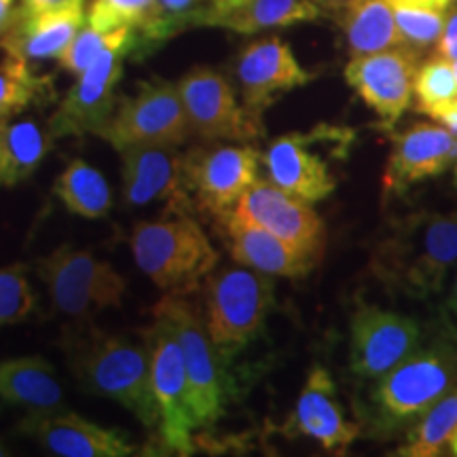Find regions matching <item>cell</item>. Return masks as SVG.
Segmentation results:
<instances>
[{
  "mask_svg": "<svg viewBox=\"0 0 457 457\" xmlns=\"http://www.w3.org/2000/svg\"><path fill=\"white\" fill-rule=\"evenodd\" d=\"M457 262V212H415L384 244L379 273L415 299L441 293Z\"/></svg>",
  "mask_w": 457,
  "mask_h": 457,
  "instance_id": "cell-1",
  "label": "cell"
},
{
  "mask_svg": "<svg viewBox=\"0 0 457 457\" xmlns=\"http://www.w3.org/2000/svg\"><path fill=\"white\" fill-rule=\"evenodd\" d=\"M74 373L91 392L131 411L142 426L159 424V404L153 390L151 350L114 335H89L71 347Z\"/></svg>",
  "mask_w": 457,
  "mask_h": 457,
  "instance_id": "cell-2",
  "label": "cell"
},
{
  "mask_svg": "<svg viewBox=\"0 0 457 457\" xmlns=\"http://www.w3.org/2000/svg\"><path fill=\"white\" fill-rule=\"evenodd\" d=\"M131 253L157 288L188 295L219 265L212 242L188 214L138 222L131 231Z\"/></svg>",
  "mask_w": 457,
  "mask_h": 457,
  "instance_id": "cell-3",
  "label": "cell"
},
{
  "mask_svg": "<svg viewBox=\"0 0 457 457\" xmlns=\"http://www.w3.org/2000/svg\"><path fill=\"white\" fill-rule=\"evenodd\" d=\"M273 276L253 267H227L205 284V328L222 358L242 352L273 305Z\"/></svg>",
  "mask_w": 457,
  "mask_h": 457,
  "instance_id": "cell-4",
  "label": "cell"
},
{
  "mask_svg": "<svg viewBox=\"0 0 457 457\" xmlns=\"http://www.w3.org/2000/svg\"><path fill=\"white\" fill-rule=\"evenodd\" d=\"M457 386V350L449 343H434L415 350L398 367L377 379L373 404L386 426H400L424 415L434 403Z\"/></svg>",
  "mask_w": 457,
  "mask_h": 457,
  "instance_id": "cell-5",
  "label": "cell"
},
{
  "mask_svg": "<svg viewBox=\"0 0 457 457\" xmlns=\"http://www.w3.org/2000/svg\"><path fill=\"white\" fill-rule=\"evenodd\" d=\"M136 49L134 28H119L106 49L79 74L66 98L49 119L51 138L102 134L114 111V94L123 74V60Z\"/></svg>",
  "mask_w": 457,
  "mask_h": 457,
  "instance_id": "cell-6",
  "label": "cell"
},
{
  "mask_svg": "<svg viewBox=\"0 0 457 457\" xmlns=\"http://www.w3.org/2000/svg\"><path fill=\"white\" fill-rule=\"evenodd\" d=\"M37 271L47 286L55 310L71 318L94 316L108 307H119L128 290L123 276L106 261L71 245H60L38 261Z\"/></svg>",
  "mask_w": 457,
  "mask_h": 457,
  "instance_id": "cell-7",
  "label": "cell"
},
{
  "mask_svg": "<svg viewBox=\"0 0 457 457\" xmlns=\"http://www.w3.org/2000/svg\"><path fill=\"white\" fill-rule=\"evenodd\" d=\"M153 313L168 320L179 337L197 426H212L225 407V377L219 360L220 353L210 339L205 320L199 316L193 303L185 299V295L171 293L157 303Z\"/></svg>",
  "mask_w": 457,
  "mask_h": 457,
  "instance_id": "cell-8",
  "label": "cell"
},
{
  "mask_svg": "<svg viewBox=\"0 0 457 457\" xmlns=\"http://www.w3.org/2000/svg\"><path fill=\"white\" fill-rule=\"evenodd\" d=\"M191 134L179 85L157 79L140 85L136 96L121 100L100 138L121 151L136 145L180 146Z\"/></svg>",
  "mask_w": 457,
  "mask_h": 457,
  "instance_id": "cell-9",
  "label": "cell"
},
{
  "mask_svg": "<svg viewBox=\"0 0 457 457\" xmlns=\"http://www.w3.org/2000/svg\"><path fill=\"white\" fill-rule=\"evenodd\" d=\"M148 350L163 447L171 453L191 455L195 451L193 430L199 426L191 409L185 356L174 328L162 316H155V324L148 330Z\"/></svg>",
  "mask_w": 457,
  "mask_h": 457,
  "instance_id": "cell-10",
  "label": "cell"
},
{
  "mask_svg": "<svg viewBox=\"0 0 457 457\" xmlns=\"http://www.w3.org/2000/svg\"><path fill=\"white\" fill-rule=\"evenodd\" d=\"M261 153L248 145L193 148L185 155L187 182L204 212L216 220L228 216L239 197L259 180Z\"/></svg>",
  "mask_w": 457,
  "mask_h": 457,
  "instance_id": "cell-11",
  "label": "cell"
},
{
  "mask_svg": "<svg viewBox=\"0 0 457 457\" xmlns=\"http://www.w3.org/2000/svg\"><path fill=\"white\" fill-rule=\"evenodd\" d=\"M231 214L237 220L273 233L316 265L322 259L324 239H327L322 219L312 208V204L282 191L271 180H256L239 197Z\"/></svg>",
  "mask_w": 457,
  "mask_h": 457,
  "instance_id": "cell-12",
  "label": "cell"
},
{
  "mask_svg": "<svg viewBox=\"0 0 457 457\" xmlns=\"http://www.w3.org/2000/svg\"><path fill=\"white\" fill-rule=\"evenodd\" d=\"M179 91L193 134L204 140L250 142L262 134L261 119L237 104L236 91L212 68H193L180 79Z\"/></svg>",
  "mask_w": 457,
  "mask_h": 457,
  "instance_id": "cell-13",
  "label": "cell"
},
{
  "mask_svg": "<svg viewBox=\"0 0 457 457\" xmlns=\"http://www.w3.org/2000/svg\"><path fill=\"white\" fill-rule=\"evenodd\" d=\"M420 54L409 47H394L370 55L352 57L345 66V81L364 104L373 108L381 125L392 129L411 106Z\"/></svg>",
  "mask_w": 457,
  "mask_h": 457,
  "instance_id": "cell-14",
  "label": "cell"
},
{
  "mask_svg": "<svg viewBox=\"0 0 457 457\" xmlns=\"http://www.w3.org/2000/svg\"><path fill=\"white\" fill-rule=\"evenodd\" d=\"M421 328L413 318L377 305H360L352 316L350 364L362 379H379L420 345Z\"/></svg>",
  "mask_w": 457,
  "mask_h": 457,
  "instance_id": "cell-15",
  "label": "cell"
},
{
  "mask_svg": "<svg viewBox=\"0 0 457 457\" xmlns=\"http://www.w3.org/2000/svg\"><path fill=\"white\" fill-rule=\"evenodd\" d=\"M123 171V197L131 205L165 199L168 212L187 214L191 188L187 182L180 146L136 145L119 151Z\"/></svg>",
  "mask_w": 457,
  "mask_h": 457,
  "instance_id": "cell-16",
  "label": "cell"
},
{
  "mask_svg": "<svg viewBox=\"0 0 457 457\" xmlns=\"http://www.w3.org/2000/svg\"><path fill=\"white\" fill-rule=\"evenodd\" d=\"M236 77L245 111L261 119L262 111L271 106L279 94L307 85L313 72L299 64L288 43L270 37L244 47L237 57Z\"/></svg>",
  "mask_w": 457,
  "mask_h": 457,
  "instance_id": "cell-17",
  "label": "cell"
},
{
  "mask_svg": "<svg viewBox=\"0 0 457 457\" xmlns=\"http://www.w3.org/2000/svg\"><path fill=\"white\" fill-rule=\"evenodd\" d=\"M17 428L60 457H125L136 451L121 430L94 424L64 407L49 413H28Z\"/></svg>",
  "mask_w": 457,
  "mask_h": 457,
  "instance_id": "cell-18",
  "label": "cell"
},
{
  "mask_svg": "<svg viewBox=\"0 0 457 457\" xmlns=\"http://www.w3.org/2000/svg\"><path fill=\"white\" fill-rule=\"evenodd\" d=\"M457 136L436 123H415L394 136L386 168V191H407L417 182L434 179L455 165Z\"/></svg>",
  "mask_w": 457,
  "mask_h": 457,
  "instance_id": "cell-19",
  "label": "cell"
},
{
  "mask_svg": "<svg viewBox=\"0 0 457 457\" xmlns=\"http://www.w3.org/2000/svg\"><path fill=\"white\" fill-rule=\"evenodd\" d=\"M312 145L313 134L279 136L262 155V163L267 180L303 202L318 204L335 191L337 180L324 157L312 151Z\"/></svg>",
  "mask_w": 457,
  "mask_h": 457,
  "instance_id": "cell-20",
  "label": "cell"
},
{
  "mask_svg": "<svg viewBox=\"0 0 457 457\" xmlns=\"http://www.w3.org/2000/svg\"><path fill=\"white\" fill-rule=\"evenodd\" d=\"M85 21V0L41 13L17 11L13 26L0 38V49L26 62L60 60Z\"/></svg>",
  "mask_w": 457,
  "mask_h": 457,
  "instance_id": "cell-21",
  "label": "cell"
},
{
  "mask_svg": "<svg viewBox=\"0 0 457 457\" xmlns=\"http://www.w3.org/2000/svg\"><path fill=\"white\" fill-rule=\"evenodd\" d=\"M296 432L318 441L327 451H345L356 441L360 428L345 420L335 381L324 367H313L296 400L293 413Z\"/></svg>",
  "mask_w": 457,
  "mask_h": 457,
  "instance_id": "cell-22",
  "label": "cell"
},
{
  "mask_svg": "<svg viewBox=\"0 0 457 457\" xmlns=\"http://www.w3.org/2000/svg\"><path fill=\"white\" fill-rule=\"evenodd\" d=\"M219 225L227 239L228 253L239 265L253 267L273 278H303L316 267V262L305 259L273 233L237 220L233 214L219 220Z\"/></svg>",
  "mask_w": 457,
  "mask_h": 457,
  "instance_id": "cell-23",
  "label": "cell"
},
{
  "mask_svg": "<svg viewBox=\"0 0 457 457\" xmlns=\"http://www.w3.org/2000/svg\"><path fill=\"white\" fill-rule=\"evenodd\" d=\"M0 400L28 413H49L64 407V390L45 358H11L0 360Z\"/></svg>",
  "mask_w": 457,
  "mask_h": 457,
  "instance_id": "cell-24",
  "label": "cell"
},
{
  "mask_svg": "<svg viewBox=\"0 0 457 457\" xmlns=\"http://www.w3.org/2000/svg\"><path fill=\"white\" fill-rule=\"evenodd\" d=\"M341 28L352 57L404 45L390 0H356L343 9Z\"/></svg>",
  "mask_w": 457,
  "mask_h": 457,
  "instance_id": "cell-25",
  "label": "cell"
},
{
  "mask_svg": "<svg viewBox=\"0 0 457 457\" xmlns=\"http://www.w3.org/2000/svg\"><path fill=\"white\" fill-rule=\"evenodd\" d=\"M51 140L32 119H0V187L30 179L49 153Z\"/></svg>",
  "mask_w": 457,
  "mask_h": 457,
  "instance_id": "cell-26",
  "label": "cell"
},
{
  "mask_svg": "<svg viewBox=\"0 0 457 457\" xmlns=\"http://www.w3.org/2000/svg\"><path fill=\"white\" fill-rule=\"evenodd\" d=\"M54 193L66 205L68 212L89 220L104 219L112 204V193L104 174L83 159H74L57 176Z\"/></svg>",
  "mask_w": 457,
  "mask_h": 457,
  "instance_id": "cell-27",
  "label": "cell"
},
{
  "mask_svg": "<svg viewBox=\"0 0 457 457\" xmlns=\"http://www.w3.org/2000/svg\"><path fill=\"white\" fill-rule=\"evenodd\" d=\"M320 17L316 0H248L237 13L227 17L220 28L239 34H254L278 26H293Z\"/></svg>",
  "mask_w": 457,
  "mask_h": 457,
  "instance_id": "cell-28",
  "label": "cell"
},
{
  "mask_svg": "<svg viewBox=\"0 0 457 457\" xmlns=\"http://www.w3.org/2000/svg\"><path fill=\"white\" fill-rule=\"evenodd\" d=\"M417 111L441 123L457 106V77L453 62L441 54L432 55L417 68L413 87Z\"/></svg>",
  "mask_w": 457,
  "mask_h": 457,
  "instance_id": "cell-29",
  "label": "cell"
},
{
  "mask_svg": "<svg viewBox=\"0 0 457 457\" xmlns=\"http://www.w3.org/2000/svg\"><path fill=\"white\" fill-rule=\"evenodd\" d=\"M457 430V386L426 411L398 451L404 457H434L449 445Z\"/></svg>",
  "mask_w": 457,
  "mask_h": 457,
  "instance_id": "cell-30",
  "label": "cell"
},
{
  "mask_svg": "<svg viewBox=\"0 0 457 457\" xmlns=\"http://www.w3.org/2000/svg\"><path fill=\"white\" fill-rule=\"evenodd\" d=\"M51 96L49 79L30 71L26 60L7 55L0 62V119H11Z\"/></svg>",
  "mask_w": 457,
  "mask_h": 457,
  "instance_id": "cell-31",
  "label": "cell"
},
{
  "mask_svg": "<svg viewBox=\"0 0 457 457\" xmlns=\"http://www.w3.org/2000/svg\"><path fill=\"white\" fill-rule=\"evenodd\" d=\"M202 0H155L148 21L136 32V49L157 47L187 28L202 26Z\"/></svg>",
  "mask_w": 457,
  "mask_h": 457,
  "instance_id": "cell-32",
  "label": "cell"
},
{
  "mask_svg": "<svg viewBox=\"0 0 457 457\" xmlns=\"http://www.w3.org/2000/svg\"><path fill=\"white\" fill-rule=\"evenodd\" d=\"M34 293L24 262L0 267V327L20 324L34 310Z\"/></svg>",
  "mask_w": 457,
  "mask_h": 457,
  "instance_id": "cell-33",
  "label": "cell"
},
{
  "mask_svg": "<svg viewBox=\"0 0 457 457\" xmlns=\"http://www.w3.org/2000/svg\"><path fill=\"white\" fill-rule=\"evenodd\" d=\"M392 7L394 15H396L398 30L403 34L404 47L421 54V51L430 49L432 45L441 41L447 11L403 7V4H392Z\"/></svg>",
  "mask_w": 457,
  "mask_h": 457,
  "instance_id": "cell-34",
  "label": "cell"
},
{
  "mask_svg": "<svg viewBox=\"0 0 457 457\" xmlns=\"http://www.w3.org/2000/svg\"><path fill=\"white\" fill-rule=\"evenodd\" d=\"M155 0H94L87 11V24L102 32L119 28H134L136 32L146 24Z\"/></svg>",
  "mask_w": 457,
  "mask_h": 457,
  "instance_id": "cell-35",
  "label": "cell"
},
{
  "mask_svg": "<svg viewBox=\"0 0 457 457\" xmlns=\"http://www.w3.org/2000/svg\"><path fill=\"white\" fill-rule=\"evenodd\" d=\"M114 32L117 30L102 32L85 21L81 30L77 32V37L72 38V43L68 45V49L60 55V66L66 72L79 77L83 71H87V66L100 55V51L108 47V43L114 38Z\"/></svg>",
  "mask_w": 457,
  "mask_h": 457,
  "instance_id": "cell-36",
  "label": "cell"
},
{
  "mask_svg": "<svg viewBox=\"0 0 457 457\" xmlns=\"http://www.w3.org/2000/svg\"><path fill=\"white\" fill-rule=\"evenodd\" d=\"M245 3L248 0H208V4H204L202 26H222V21L237 13Z\"/></svg>",
  "mask_w": 457,
  "mask_h": 457,
  "instance_id": "cell-37",
  "label": "cell"
},
{
  "mask_svg": "<svg viewBox=\"0 0 457 457\" xmlns=\"http://www.w3.org/2000/svg\"><path fill=\"white\" fill-rule=\"evenodd\" d=\"M436 54L447 57L449 62H457V7H449L447 20H445V30L441 41L436 43Z\"/></svg>",
  "mask_w": 457,
  "mask_h": 457,
  "instance_id": "cell-38",
  "label": "cell"
},
{
  "mask_svg": "<svg viewBox=\"0 0 457 457\" xmlns=\"http://www.w3.org/2000/svg\"><path fill=\"white\" fill-rule=\"evenodd\" d=\"M71 3H74V0H21L17 11H20V13H41V11L66 7V4Z\"/></svg>",
  "mask_w": 457,
  "mask_h": 457,
  "instance_id": "cell-39",
  "label": "cell"
},
{
  "mask_svg": "<svg viewBox=\"0 0 457 457\" xmlns=\"http://www.w3.org/2000/svg\"><path fill=\"white\" fill-rule=\"evenodd\" d=\"M390 4H403V7L432 9V11H449L451 0H390Z\"/></svg>",
  "mask_w": 457,
  "mask_h": 457,
  "instance_id": "cell-40",
  "label": "cell"
},
{
  "mask_svg": "<svg viewBox=\"0 0 457 457\" xmlns=\"http://www.w3.org/2000/svg\"><path fill=\"white\" fill-rule=\"evenodd\" d=\"M15 13V0H0V38L9 32L11 26H13Z\"/></svg>",
  "mask_w": 457,
  "mask_h": 457,
  "instance_id": "cell-41",
  "label": "cell"
},
{
  "mask_svg": "<svg viewBox=\"0 0 457 457\" xmlns=\"http://www.w3.org/2000/svg\"><path fill=\"white\" fill-rule=\"evenodd\" d=\"M447 313H449V318L453 320L455 327H457V273H455L453 288H451V295H449V299H447Z\"/></svg>",
  "mask_w": 457,
  "mask_h": 457,
  "instance_id": "cell-42",
  "label": "cell"
},
{
  "mask_svg": "<svg viewBox=\"0 0 457 457\" xmlns=\"http://www.w3.org/2000/svg\"><path fill=\"white\" fill-rule=\"evenodd\" d=\"M318 4H324V7L328 9H345L350 7L352 3H356V0H316Z\"/></svg>",
  "mask_w": 457,
  "mask_h": 457,
  "instance_id": "cell-43",
  "label": "cell"
},
{
  "mask_svg": "<svg viewBox=\"0 0 457 457\" xmlns=\"http://www.w3.org/2000/svg\"><path fill=\"white\" fill-rule=\"evenodd\" d=\"M441 125H445V128L451 129V131H453V134L457 136V106L453 108V111H451V112L447 114V117L443 119Z\"/></svg>",
  "mask_w": 457,
  "mask_h": 457,
  "instance_id": "cell-44",
  "label": "cell"
},
{
  "mask_svg": "<svg viewBox=\"0 0 457 457\" xmlns=\"http://www.w3.org/2000/svg\"><path fill=\"white\" fill-rule=\"evenodd\" d=\"M449 447H451V453L457 455V430L453 432V436H451V441H449Z\"/></svg>",
  "mask_w": 457,
  "mask_h": 457,
  "instance_id": "cell-45",
  "label": "cell"
},
{
  "mask_svg": "<svg viewBox=\"0 0 457 457\" xmlns=\"http://www.w3.org/2000/svg\"><path fill=\"white\" fill-rule=\"evenodd\" d=\"M4 455H9V449H7V445L0 441V457H4Z\"/></svg>",
  "mask_w": 457,
  "mask_h": 457,
  "instance_id": "cell-46",
  "label": "cell"
},
{
  "mask_svg": "<svg viewBox=\"0 0 457 457\" xmlns=\"http://www.w3.org/2000/svg\"><path fill=\"white\" fill-rule=\"evenodd\" d=\"M453 185L457 187V159H455V165H453Z\"/></svg>",
  "mask_w": 457,
  "mask_h": 457,
  "instance_id": "cell-47",
  "label": "cell"
},
{
  "mask_svg": "<svg viewBox=\"0 0 457 457\" xmlns=\"http://www.w3.org/2000/svg\"><path fill=\"white\" fill-rule=\"evenodd\" d=\"M453 68H455V77H457V62L453 64Z\"/></svg>",
  "mask_w": 457,
  "mask_h": 457,
  "instance_id": "cell-48",
  "label": "cell"
}]
</instances>
